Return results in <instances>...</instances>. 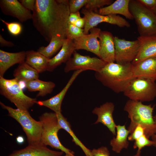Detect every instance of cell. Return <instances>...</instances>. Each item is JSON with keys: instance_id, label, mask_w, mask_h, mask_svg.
<instances>
[{"instance_id": "obj_26", "label": "cell", "mask_w": 156, "mask_h": 156, "mask_svg": "<svg viewBox=\"0 0 156 156\" xmlns=\"http://www.w3.org/2000/svg\"><path fill=\"white\" fill-rule=\"evenodd\" d=\"M39 73L25 62L20 64L13 73L14 78L25 83L38 79Z\"/></svg>"}, {"instance_id": "obj_38", "label": "cell", "mask_w": 156, "mask_h": 156, "mask_svg": "<svg viewBox=\"0 0 156 156\" xmlns=\"http://www.w3.org/2000/svg\"><path fill=\"white\" fill-rule=\"evenodd\" d=\"M81 17L79 12L70 13L69 16L68 23L74 24L78 19Z\"/></svg>"}, {"instance_id": "obj_5", "label": "cell", "mask_w": 156, "mask_h": 156, "mask_svg": "<svg viewBox=\"0 0 156 156\" xmlns=\"http://www.w3.org/2000/svg\"><path fill=\"white\" fill-rule=\"evenodd\" d=\"M2 107L6 110L8 115L15 119L21 126L27 137L28 145L41 143L42 125L40 121L34 119L29 111L14 109L5 105L1 102Z\"/></svg>"}, {"instance_id": "obj_14", "label": "cell", "mask_w": 156, "mask_h": 156, "mask_svg": "<svg viewBox=\"0 0 156 156\" xmlns=\"http://www.w3.org/2000/svg\"><path fill=\"white\" fill-rule=\"evenodd\" d=\"M83 71L82 70L74 71L65 86L58 94L47 100L37 101L36 103L47 107L56 114L61 113L62 101L67 91L77 77Z\"/></svg>"}, {"instance_id": "obj_8", "label": "cell", "mask_w": 156, "mask_h": 156, "mask_svg": "<svg viewBox=\"0 0 156 156\" xmlns=\"http://www.w3.org/2000/svg\"><path fill=\"white\" fill-rule=\"evenodd\" d=\"M129 99L149 102L156 97L155 81L145 77H134L123 92Z\"/></svg>"}, {"instance_id": "obj_33", "label": "cell", "mask_w": 156, "mask_h": 156, "mask_svg": "<svg viewBox=\"0 0 156 156\" xmlns=\"http://www.w3.org/2000/svg\"><path fill=\"white\" fill-rule=\"evenodd\" d=\"M88 0H70L69 1V7L70 13L79 12L80 9L85 6Z\"/></svg>"}, {"instance_id": "obj_4", "label": "cell", "mask_w": 156, "mask_h": 156, "mask_svg": "<svg viewBox=\"0 0 156 156\" xmlns=\"http://www.w3.org/2000/svg\"><path fill=\"white\" fill-rule=\"evenodd\" d=\"M42 125V133L41 142L45 146L59 149L66 154L75 156V153L64 147L61 143L58 137L59 131L61 129L56 113L46 112L39 117Z\"/></svg>"}, {"instance_id": "obj_23", "label": "cell", "mask_w": 156, "mask_h": 156, "mask_svg": "<svg viewBox=\"0 0 156 156\" xmlns=\"http://www.w3.org/2000/svg\"><path fill=\"white\" fill-rule=\"evenodd\" d=\"M116 135L110 141L112 150L119 153L124 149H127L129 144L128 139L129 131L126 128L125 125H119L116 126Z\"/></svg>"}, {"instance_id": "obj_36", "label": "cell", "mask_w": 156, "mask_h": 156, "mask_svg": "<svg viewBox=\"0 0 156 156\" xmlns=\"http://www.w3.org/2000/svg\"><path fill=\"white\" fill-rule=\"evenodd\" d=\"M19 1L26 9L32 12L34 10L36 0H20Z\"/></svg>"}, {"instance_id": "obj_41", "label": "cell", "mask_w": 156, "mask_h": 156, "mask_svg": "<svg viewBox=\"0 0 156 156\" xmlns=\"http://www.w3.org/2000/svg\"><path fill=\"white\" fill-rule=\"evenodd\" d=\"M151 137L152 140H151L153 142V146L156 148V134H153Z\"/></svg>"}, {"instance_id": "obj_9", "label": "cell", "mask_w": 156, "mask_h": 156, "mask_svg": "<svg viewBox=\"0 0 156 156\" xmlns=\"http://www.w3.org/2000/svg\"><path fill=\"white\" fill-rule=\"evenodd\" d=\"M115 62L121 64L132 63L140 49L139 40L130 41L114 37Z\"/></svg>"}, {"instance_id": "obj_43", "label": "cell", "mask_w": 156, "mask_h": 156, "mask_svg": "<svg viewBox=\"0 0 156 156\" xmlns=\"http://www.w3.org/2000/svg\"><path fill=\"white\" fill-rule=\"evenodd\" d=\"M141 151H137L136 154L133 156H141Z\"/></svg>"}, {"instance_id": "obj_44", "label": "cell", "mask_w": 156, "mask_h": 156, "mask_svg": "<svg viewBox=\"0 0 156 156\" xmlns=\"http://www.w3.org/2000/svg\"><path fill=\"white\" fill-rule=\"evenodd\" d=\"M151 11L153 12V13L156 15V7Z\"/></svg>"}, {"instance_id": "obj_3", "label": "cell", "mask_w": 156, "mask_h": 156, "mask_svg": "<svg viewBox=\"0 0 156 156\" xmlns=\"http://www.w3.org/2000/svg\"><path fill=\"white\" fill-rule=\"evenodd\" d=\"M154 109V106L151 104L144 105L141 102L130 99L127 101L124 110L128 113L130 119L127 128L130 134L138 125L144 128L145 134L148 138L156 134V125L153 115Z\"/></svg>"}, {"instance_id": "obj_46", "label": "cell", "mask_w": 156, "mask_h": 156, "mask_svg": "<svg viewBox=\"0 0 156 156\" xmlns=\"http://www.w3.org/2000/svg\"><path fill=\"white\" fill-rule=\"evenodd\" d=\"M64 156H70V155H68L66 154L65 155H64Z\"/></svg>"}, {"instance_id": "obj_37", "label": "cell", "mask_w": 156, "mask_h": 156, "mask_svg": "<svg viewBox=\"0 0 156 156\" xmlns=\"http://www.w3.org/2000/svg\"><path fill=\"white\" fill-rule=\"evenodd\" d=\"M146 8L152 10L156 7V0H137Z\"/></svg>"}, {"instance_id": "obj_24", "label": "cell", "mask_w": 156, "mask_h": 156, "mask_svg": "<svg viewBox=\"0 0 156 156\" xmlns=\"http://www.w3.org/2000/svg\"><path fill=\"white\" fill-rule=\"evenodd\" d=\"M49 59L38 51L30 50L26 51L25 62L39 73L47 70Z\"/></svg>"}, {"instance_id": "obj_25", "label": "cell", "mask_w": 156, "mask_h": 156, "mask_svg": "<svg viewBox=\"0 0 156 156\" xmlns=\"http://www.w3.org/2000/svg\"><path fill=\"white\" fill-rule=\"evenodd\" d=\"M55 86L54 82L51 81H44L38 79L26 82L25 87L30 92L38 91L37 97L44 96L51 94Z\"/></svg>"}, {"instance_id": "obj_42", "label": "cell", "mask_w": 156, "mask_h": 156, "mask_svg": "<svg viewBox=\"0 0 156 156\" xmlns=\"http://www.w3.org/2000/svg\"><path fill=\"white\" fill-rule=\"evenodd\" d=\"M16 140L18 143L22 144L24 142V139L23 137L20 136L17 138Z\"/></svg>"}, {"instance_id": "obj_30", "label": "cell", "mask_w": 156, "mask_h": 156, "mask_svg": "<svg viewBox=\"0 0 156 156\" xmlns=\"http://www.w3.org/2000/svg\"><path fill=\"white\" fill-rule=\"evenodd\" d=\"M84 34V29L68 23L66 29V38L72 40L79 38Z\"/></svg>"}, {"instance_id": "obj_27", "label": "cell", "mask_w": 156, "mask_h": 156, "mask_svg": "<svg viewBox=\"0 0 156 156\" xmlns=\"http://www.w3.org/2000/svg\"><path fill=\"white\" fill-rule=\"evenodd\" d=\"M56 114L58 123L61 129H64L68 133L72 138L73 141L77 145L80 147L86 156H93L91 150L86 147L77 137L72 129L69 122L67 119L64 116L62 112Z\"/></svg>"}, {"instance_id": "obj_22", "label": "cell", "mask_w": 156, "mask_h": 156, "mask_svg": "<svg viewBox=\"0 0 156 156\" xmlns=\"http://www.w3.org/2000/svg\"><path fill=\"white\" fill-rule=\"evenodd\" d=\"M130 0H116L110 5L99 9L97 12L102 15L119 14L130 20L133 17L129 10Z\"/></svg>"}, {"instance_id": "obj_40", "label": "cell", "mask_w": 156, "mask_h": 156, "mask_svg": "<svg viewBox=\"0 0 156 156\" xmlns=\"http://www.w3.org/2000/svg\"><path fill=\"white\" fill-rule=\"evenodd\" d=\"M85 24V19L83 17H81L78 19L74 24L77 27L82 29L84 27Z\"/></svg>"}, {"instance_id": "obj_16", "label": "cell", "mask_w": 156, "mask_h": 156, "mask_svg": "<svg viewBox=\"0 0 156 156\" xmlns=\"http://www.w3.org/2000/svg\"><path fill=\"white\" fill-rule=\"evenodd\" d=\"M100 42L99 58L106 63L115 62L114 37L110 32L101 31Z\"/></svg>"}, {"instance_id": "obj_10", "label": "cell", "mask_w": 156, "mask_h": 156, "mask_svg": "<svg viewBox=\"0 0 156 156\" xmlns=\"http://www.w3.org/2000/svg\"><path fill=\"white\" fill-rule=\"evenodd\" d=\"M73 54V57L66 63L64 70L65 73L78 70L83 71L91 70L98 72L107 64L99 58L83 55L75 51Z\"/></svg>"}, {"instance_id": "obj_31", "label": "cell", "mask_w": 156, "mask_h": 156, "mask_svg": "<svg viewBox=\"0 0 156 156\" xmlns=\"http://www.w3.org/2000/svg\"><path fill=\"white\" fill-rule=\"evenodd\" d=\"M0 20L6 25L8 31L12 35L17 36L21 33L23 29L20 23L16 22H9L1 18H0Z\"/></svg>"}, {"instance_id": "obj_45", "label": "cell", "mask_w": 156, "mask_h": 156, "mask_svg": "<svg viewBox=\"0 0 156 156\" xmlns=\"http://www.w3.org/2000/svg\"><path fill=\"white\" fill-rule=\"evenodd\" d=\"M153 118L154 122L155 123V124L156 125V114L155 115V116H153Z\"/></svg>"}, {"instance_id": "obj_17", "label": "cell", "mask_w": 156, "mask_h": 156, "mask_svg": "<svg viewBox=\"0 0 156 156\" xmlns=\"http://www.w3.org/2000/svg\"><path fill=\"white\" fill-rule=\"evenodd\" d=\"M75 51L73 40L66 38L59 52L49 59L47 70L52 71L63 63H66Z\"/></svg>"}, {"instance_id": "obj_12", "label": "cell", "mask_w": 156, "mask_h": 156, "mask_svg": "<svg viewBox=\"0 0 156 156\" xmlns=\"http://www.w3.org/2000/svg\"><path fill=\"white\" fill-rule=\"evenodd\" d=\"M101 29L96 27L91 29L90 33L73 40L75 50L83 49L90 51L100 57L99 38Z\"/></svg>"}, {"instance_id": "obj_2", "label": "cell", "mask_w": 156, "mask_h": 156, "mask_svg": "<svg viewBox=\"0 0 156 156\" xmlns=\"http://www.w3.org/2000/svg\"><path fill=\"white\" fill-rule=\"evenodd\" d=\"M131 63L121 64L107 63L100 71L95 72L96 79L116 93L123 92L134 78Z\"/></svg>"}, {"instance_id": "obj_1", "label": "cell", "mask_w": 156, "mask_h": 156, "mask_svg": "<svg viewBox=\"0 0 156 156\" xmlns=\"http://www.w3.org/2000/svg\"><path fill=\"white\" fill-rule=\"evenodd\" d=\"M32 12L33 25L46 41L56 36L66 38L69 0H36Z\"/></svg>"}, {"instance_id": "obj_7", "label": "cell", "mask_w": 156, "mask_h": 156, "mask_svg": "<svg viewBox=\"0 0 156 156\" xmlns=\"http://www.w3.org/2000/svg\"><path fill=\"white\" fill-rule=\"evenodd\" d=\"M129 10L140 36H156V15L137 0H130Z\"/></svg>"}, {"instance_id": "obj_39", "label": "cell", "mask_w": 156, "mask_h": 156, "mask_svg": "<svg viewBox=\"0 0 156 156\" xmlns=\"http://www.w3.org/2000/svg\"><path fill=\"white\" fill-rule=\"evenodd\" d=\"M14 44L12 42L6 40L0 34V46L1 47H12L14 46Z\"/></svg>"}, {"instance_id": "obj_6", "label": "cell", "mask_w": 156, "mask_h": 156, "mask_svg": "<svg viewBox=\"0 0 156 156\" xmlns=\"http://www.w3.org/2000/svg\"><path fill=\"white\" fill-rule=\"evenodd\" d=\"M20 82L14 78L7 79L0 77V93L13 103L17 109L28 111L37 100L26 95L23 92Z\"/></svg>"}, {"instance_id": "obj_34", "label": "cell", "mask_w": 156, "mask_h": 156, "mask_svg": "<svg viewBox=\"0 0 156 156\" xmlns=\"http://www.w3.org/2000/svg\"><path fill=\"white\" fill-rule=\"evenodd\" d=\"M144 134V129L141 126L138 125L136 127L133 132L128 136V139L130 141H135Z\"/></svg>"}, {"instance_id": "obj_19", "label": "cell", "mask_w": 156, "mask_h": 156, "mask_svg": "<svg viewBox=\"0 0 156 156\" xmlns=\"http://www.w3.org/2000/svg\"><path fill=\"white\" fill-rule=\"evenodd\" d=\"M137 39L140 43L139 53L132 62L135 64L145 59L156 57V36H139Z\"/></svg>"}, {"instance_id": "obj_29", "label": "cell", "mask_w": 156, "mask_h": 156, "mask_svg": "<svg viewBox=\"0 0 156 156\" xmlns=\"http://www.w3.org/2000/svg\"><path fill=\"white\" fill-rule=\"evenodd\" d=\"M113 2L112 0H88L85 9L97 13L98 10L100 9L105 5H109Z\"/></svg>"}, {"instance_id": "obj_13", "label": "cell", "mask_w": 156, "mask_h": 156, "mask_svg": "<svg viewBox=\"0 0 156 156\" xmlns=\"http://www.w3.org/2000/svg\"><path fill=\"white\" fill-rule=\"evenodd\" d=\"M0 8L3 14L16 18L21 22L32 19L31 11L25 8L19 1L1 0Z\"/></svg>"}, {"instance_id": "obj_35", "label": "cell", "mask_w": 156, "mask_h": 156, "mask_svg": "<svg viewBox=\"0 0 156 156\" xmlns=\"http://www.w3.org/2000/svg\"><path fill=\"white\" fill-rule=\"evenodd\" d=\"M93 156H110V153L106 146H102L97 149L93 148L91 150Z\"/></svg>"}, {"instance_id": "obj_32", "label": "cell", "mask_w": 156, "mask_h": 156, "mask_svg": "<svg viewBox=\"0 0 156 156\" xmlns=\"http://www.w3.org/2000/svg\"><path fill=\"white\" fill-rule=\"evenodd\" d=\"M153 144V141L149 140L144 134L135 141L133 148L134 149L138 148V151H141L145 147L152 146Z\"/></svg>"}, {"instance_id": "obj_21", "label": "cell", "mask_w": 156, "mask_h": 156, "mask_svg": "<svg viewBox=\"0 0 156 156\" xmlns=\"http://www.w3.org/2000/svg\"><path fill=\"white\" fill-rule=\"evenodd\" d=\"M26 51L11 53L0 50V77H3L6 71L17 64L25 62Z\"/></svg>"}, {"instance_id": "obj_18", "label": "cell", "mask_w": 156, "mask_h": 156, "mask_svg": "<svg viewBox=\"0 0 156 156\" xmlns=\"http://www.w3.org/2000/svg\"><path fill=\"white\" fill-rule=\"evenodd\" d=\"M63 153L51 150L41 143L28 145L23 148L14 151L7 156H61Z\"/></svg>"}, {"instance_id": "obj_28", "label": "cell", "mask_w": 156, "mask_h": 156, "mask_svg": "<svg viewBox=\"0 0 156 156\" xmlns=\"http://www.w3.org/2000/svg\"><path fill=\"white\" fill-rule=\"evenodd\" d=\"M66 38L60 36H54L51 38L47 46L40 47L37 51L47 57L50 59L61 48Z\"/></svg>"}, {"instance_id": "obj_20", "label": "cell", "mask_w": 156, "mask_h": 156, "mask_svg": "<svg viewBox=\"0 0 156 156\" xmlns=\"http://www.w3.org/2000/svg\"><path fill=\"white\" fill-rule=\"evenodd\" d=\"M132 70L134 77H145L155 81L156 57L148 58L132 64Z\"/></svg>"}, {"instance_id": "obj_15", "label": "cell", "mask_w": 156, "mask_h": 156, "mask_svg": "<svg viewBox=\"0 0 156 156\" xmlns=\"http://www.w3.org/2000/svg\"><path fill=\"white\" fill-rule=\"evenodd\" d=\"M114 109V104L111 102H106L99 107H96L92 113L98 116L96 121L94 124L101 123L106 126L114 135L116 136V124L113 116Z\"/></svg>"}, {"instance_id": "obj_11", "label": "cell", "mask_w": 156, "mask_h": 156, "mask_svg": "<svg viewBox=\"0 0 156 156\" xmlns=\"http://www.w3.org/2000/svg\"><path fill=\"white\" fill-rule=\"evenodd\" d=\"M81 13L84 15L85 20L84 34H89L90 30L95 27L99 23H106L116 25L120 27H129L130 25L128 21L119 15L109 14L102 15L93 11L83 9Z\"/></svg>"}]
</instances>
